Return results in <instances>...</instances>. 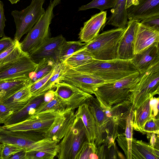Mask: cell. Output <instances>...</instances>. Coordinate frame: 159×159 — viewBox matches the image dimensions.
I'll return each instance as SVG.
<instances>
[{"label":"cell","instance_id":"obj_19","mask_svg":"<svg viewBox=\"0 0 159 159\" xmlns=\"http://www.w3.org/2000/svg\"><path fill=\"white\" fill-rule=\"evenodd\" d=\"M131 61L140 74L159 64V43L155 44L134 55Z\"/></svg>","mask_w":159,"mask_h":159},{"label":"cell","instance_id":"obj_21","mask_svg":"<svg viewBox=\"0 0 159 159\" xmlns=\"http://www.w3.org/2000/svg\"><path fill=\"white\" fill-rule=\"evenodd\" d=\"M129 20H142L152 16L159 15V0H139L136 6L127 9Z\"/></svg>","mask_w":159,"mask_h":159},{"label":"cell","instance_id":"obj_32","mask_svg":"<svg viewBox=\"0 0 159 159\" xmlns=\"http://www.w3.org/2000/svg\"><path fill=\"white\" fill-rule=\"evenodd\" d=\"M56 63L52 60H44L38 63L29 75L30 82L33 83L45 76L52 70Z\"/></svg>","mask_w":159,"mask_h":159},{"label":"cell","instance_id":"obj_40","mask_svg":"<svg viewBox=\"0 0 159 159\" xmlns=\"http://www.w3.org/2000/svg\"><path fill=\"white\" fill-rule=\"evenodd\" d=\"M134 110L132 108L127 117L124 132L125 138L128 143L129 150L131 152V147L133 138L132 116Z\"/></svg>","mask_w":159,"mask_h":159},{"label":"cell","instance_id":"obj_3","mask_svg":"<svg viewBox=\"0 0 159 159\" xmlns=\"http://www.w3.org/2000/svg\"><path fill=\"white\" fill-rule=\"evenodd\" d=\"M159 94V64L140 74L139 80L130 89L127 98L134 110L147 100Z\"/></svg>","mask_w":159,"mask_h":159},{"label":"cell","instance_id":"obj_26","mask_svg":"<svg viewBox=\"0 0 159 159\" xmlns=\"http://www.w3.org/2000/svg\"><path fill=\"white\" fill-rule=\"evenodd\" d=\"M32 83H30L9 98L0 102L11 109L14 112L22 108L32 96L30 91Z\"/></svg>","mask_w":159,"mask_h":159},{"label":"cell","instance_id":"obj_48","mask_svg":"<svg viewBox=\"0 0 159 159\" xmlns=\"http://www.w3.org/2000/svg\"><path fill=\"white\" fill-rule=\"evenodd\" d=\"M13 42L10 37H3L0 39V53L12 45Z\"/></svg>","mask_w":159,"mask_h":159},{"label":"cell","instance_id":"obj_8","mask_svg":"<svg viewBox=\"0 0 159 159\" xmlns=\"http://www.w3.org/2000/svg\"><path fill=\"white\" fill-rule=\"evenodd\" d=\"M46 137L45 132L11 131L0 126V143L16 145L27 152L33 151L36 143Z\"/></svg>","mask_w":159,"mask_h":159},{"label":"cell","instance_id":"obj_13","mask_svg":"<svg viewBox=\"0 0 159 159\" xmlns=\"http://www.w3.org/2000/svg\"><path fill=\"white\" fill-rule=\"evenodd\" d=\"M66 41L61 34L49 38L40 46L28 53L32 60L36 64L44 60H52L58 62L61 48Z\"/></svg>","mask_w":159,"mask_h":159},{"label":"cell","instance_id":"obj_43","mask_svg":"<svg viewBox=\"0 0 159 159\" xmlns=\"http://www.w3.org/2000/svg\"><path fill=\"white\" fill-rule=\"evenodd\" d=\"M14 113L11 109L0 102V124H4Z\"/></svg>","mask_w":159,"mask_h":159},{"label":"cell","instance_id":"obj_24","mask_svg":"<svg viewBox=\"0 0 159 159\" xmlns=\"http://www.w3.org/2000/svg\"><path fill=\"white\" fill-rule=\"evenodd\" d=\"M131 159H159V150L142 140L132 138Z\"/></svg>","mask_w":159,"mask_h":159},{"label":"cell","instance_id":"obj_29","mask_svg":"<svg viewBox=\"0 0 159 159\" xmlns=\"http://www.w3.org/2000/svg\"><path fill=\"white\" fill-rule=\"evenodd\" d=\"M70 67L64 63L58 61L54 67V72L44 85L38 91L35 96L41 95L55 88L56 84L60 82V78Z\"/></svg>","mask_w":159,"mask_h":159},{"label":"cell","instance_id":"obj_35","mask_svg":"<svg viewBox=\"0 0 159 159\" xmlns=\"http://www.w3.org/2000/svg\"><path fill=\"white\" fill-rule=\"evenodd\" d=\"M66 109L65 104L56 95L51 101L45 103L42 102L35 110L33 115L51 110L60 112Z\"/></svg>","mask_w":159,"mask_h":159},{"label":"cell","instance_id":"obj_30","mask_svg":"<svg viewBox=\"0 0 159 159\" xmlns=\"http://www.w3.org/2000/svg\"><path fill=\"white\" fill-rule=\"evenodd\" d=\"M93 59L92 55L85 49L84 46L72 54L63 63L70 68H73L88 63Z\"/></svg>","mask_w":159,"mask_h":159},{"label":"cell","instance_id":"obj_20","mask_svg":"<svg viewBox=\"0 0 159 159\" xmlns=\"http://www.w3.org/2000/svg\"><path fill=\"white\" fill-rule=\"evenodd\" d=\"M159 29L146 26L139 22L134 40V54H137L153 44L159 43Z\"/></svg>","mask_w":159,"mask_h":159},{"label":"cell","instance_id":"obj_4","mask_svg":"<svg viewBox=\"0 0 159 159\" xmlns=\"http://www.w3.org/2000/svg\"><path fill=\"white\" fill-rule=\"evenodd\" d=\"M139 75V73L133 74L101 85L94 93L100 106L110 107L127 99L130 90L138 81Z\"/></svg>","mask_w":159,"mask_h":159},{"label":"cell","instance_id":"obj_18","mask_svg":"<svg viewBox=\"0 0 159 159\" xmlns=\"http://www.w3.org/2000/svg\"><path fill=\"white\" fill-rule=\"evenodd\" d=\"M107 20V11H102L91 16L84 23L80 29L79 38L82 42L88 43L99 34L100 30L105 26Z\"/></svg>","mask_w":159,"mask_h":159},{"label":"cell","instance_id":"obj_36","mask_svg":"<svg viewBox=\"0 0 159 159\" xmlns=\"http://www.w3.org/2000/svg\"><path fill=\"white\" fill-rule=\"evenodd\" d=\"M97 147L94 143L87 140L84 142L77 153L75 159H98Z\"/></svg>","mask_w":159,"mask_h":159},{"label":"cell","instance_id":"obj_12","mask_svg":"<svg viewBox=\"0 0 159 159\" xmlns=\"http://www.w3.org/2000/svg\"><path fill=\"white\" fill-rule=\"evenodd\" d=\"M56 95L65 104L66 109L74 110L85 103L92 95L79 88L66 83L61 81L56 85Z\"/></svg>","mask_w":159,"mask_h":159},{"label":"cell","instance_id":"obj_5","mask_svg":"<svg viewBox=\"0 0 159 159\" xmlns=\"http://www.w3.org/2000/svg\"><path fill=\"white\" fill-rule=\"evenodd\" d=\"M61 3V0H50L46 10L20 43L23 52L29 53L50 38L49 25L54 17L53 9Z\"/></svg>","mask_w":159,"mask_h":159},{"label":"cell","instance_id":"obj_53","mask_svg":"<svg viewBox=\"0 0 159 159\" xmlns=\"http://www.w3.org/2000/svg\"><path fill=\"white\" fill-rule=\"evenodd\" d=\"M2 143H0V159H1V151L2 147Z\"/></svg>","mask_w":159,"mask_h":159},{"label":"cell","instance_id":"obj_22","mask_svg":"<svg viewBox=\"0 0 159 159\" xmlns=\"http://www.w3.org/2000/svg\"><path fill=\"white\" fill-rule=\"evenodd\" d=\"M45 93L36 96H32L22 108L14 112L11 115L4 123V125H11L20 122L33 115L35 110L43 101Z\"/></svg>","mask_w":159,"mask_h":159},{"label":"cell","instance_id":"obj_15","mask_svg":"<svg viewBox=\"0 0 159 159\" xmlns=\"http://www.w3.org/2000/svg\"><path fill=\"white\" fill-rule=\"evenodd\" d=\"M101 107L107 117L109 125L117 127L120 130H125L127 117L133 108L129 100L127 99L110 107Z\"/></svg>","mask_w":159,"mask_h":159},{"label":"cell","instance_id":"obj_33","mask_svg":"<svg viewBox=\"0 0 159 159\" xmlns=\"http://www.w3.org/2000/svg\"><path fill=\"white\" fill-rule=\"evenodd\" d=\"M86 44L82 43L80 40L66 41L61 48L58 57V61L63 63L72 54L83 48Z\"/></svg>","mask_w":159,"mask_h":159},{"label":"cell","instance_id":"obj_44","mask_svg":"<svg viewBox=\"0 0 159 159\" xmlns=\"http://www.w3.org/2000/svg\"><path fill=\"white\" fill-rule=\"evenodd\" d=\"M117 137V141L118 145L124 152L126 158L131 159V153L129 150L124 133L119 134Z\"/></svg>","mask_w":159,"mask_h":159},{"label":"cell","instance_id":"obj_23","mask_svg":"<svg viewBox=\"0 0 159 159\" xmlns=\"http://www.w3.org/2000/svg\"><path fill=\"white\" fill-rule=\"evenodd\" d=\"M126 0H116L113 8L111 9V15L107 18L105 25H111L116 28H125L128 21L126 8Z\"/></svg>","mask_w":159,"mask_h":159},{"label":"cell","instance_id":"obj_16","mask_svg":"<svg viewBox=\"0 0 159 159\" xmlns=\"http://www.w3.org/2000/svg\"><path fill=\"white\" fill-rule=\"evenodd\" d=\"M85 103L95 120L96 138L94 144L97 147L104 143L107 137V117L98 100L92 95Z\"/></svg>","mask_w":159,"mask_h":159},{"label":"cell","instance_id":"obj_31","mask_svg":"<svg viewBox=\"0 0 159 159\" xmlns=\"http://www.w3.org/2000/svg\"><path fill=\"white\" fill-rule=\"evenodd\" d=\"M13 40L12 45L0 53V66L16 60L25 53L19 41Z\"/></svg>","mask_w":159,"mask_h":159},{"label":"cell","instance_id":"obj_34","mask_svg":"<svg viewBox=\"0 0 159 159\" xmlns=\"http://www.w3.org/2000/svg\"><path fill=\"white\" fill-rule=\"evenodd\" d=\"M115 142L109 143L104 142L97 147L96 155L100 159H116L120 157Z\"/></svg>","mask_w":159,"mask_h":159},{"label":"cell","instance_id":"obj_51","mask_svg":"<svg viewBox=\"0 0 159 159\" xmlns=\"http://www.w3.org/2000/svg\"><path fill=\"white\" fill-rule=\"evenodd\" d=\"M139 0H126V8H128L131 6H136L138 4Z\"/></svg>","mask_w":159,"mask_h":159},{"label":"cell","instance_id":"obj_11","mask_svg":"<svg viewBox=\"0 0 159 159\" xmlns=\"http://www.w3.org/2000/svg\"><path fill=\"white\" fill-rule=\"evenodd\" d=\"M62 81L74 85L90 94L106 82L93 75L77 71L69 67L60 77Z\"/></svg>","mask_w":159,"mask_h":159},{"label":"cell","instance_id":"obj_6","mask_svg":"<svg viewBox=\"0 0 159 159\" xmlns=\"http://www.w3.org/2000/svg\"><path fill=\"white\" fill-rule=\"evenodd\" d=\"M88 140L84 124L76 117L74 122L58 144L57 155L59 159H75L83 143Z\"/></svg>","mask_w":159,"mask_h":159},{"label":"cell","instance_id":"obj_50","mask_svg":"<svg viewBox=\"0 0 159 159\" xmlns=\"http://www.w3.org/2000/svg\"><path fill=\"white\" fill-rule=\"evenodd\" d=\"M26 151L23 149L12 155L9 159H26Z\"/></svg>","mask_w":159,"mask_h":159},{"label":"cell","instance_id":"obj_25","mask_svg":"<svg viewBox=\"0 0 159 159\" xmlns=\"http://www.w3.org/2000/svg\"><path fill=\"white\" fill-rule=\"evenodd\" d=\"M75 114L76 117L82 120L84 124L88 141L94 143L96 138L95 120L87 104L79 106Z\"/></svg>","mask_w":159,"mask_h":159},{"label":"cell","instance_id":"obj_10","mask_svg":"<svg viewBox=\"0 0 159 159\" xmlns=\"http://www.w3.org/2000/svg\"><path fill=\"white\" fill-rule=\"evenodd\" d=\"M58 112L53 110L45 111L32 115L20 122L2 126L11 131L32 130L45 133L52 124Z\"/></svg>","mask_w":159,"mask_h":159},{"label":"cell","instance_id":"obj_37","mask_svg":"<svg viewBox=\"0 0 159 159\" xmlns=\"http://www.w3.org/2000/svg\"><path fill=\"white\" fill-rule=\"evenodd\" d=\"M58 152V146L40 151L27 152L26 159H53L57 156Z\"/></svg>","mask_w":159,"mask_h":159},{"label":"cell","instance_id":"obj_46","mask_svg":"<svg viewBox=\"0 0 159 159\" xmlns=\"http://www.w3.org/2000/svg\"><path fill=\"white\" fill-rule=\"evenodd\" d=\"M4 4L0 0V38L5 36L4 28L5 27L6 21L4 13Z\"/></svg>","mask_w":159,"mask_h":159},{"label":"cell","instance_id":"obj_9","mask_svg":"<svg viewBox=\"0 0 159 159\" xmlns=\"http://www.w3.org/2000/svg\"><path fill=\"white\" fill-rule=\"evenodd\" d=\"M25 52L16 60L0 66V81L19 78H29L37 66Z\"/></svg>","mask_w":159,"mask_h":159},{"label":"cell","instance_id":"obj_7","mask_svg":"<svg viewBox=\"0 0 159 159\" xmlns=\"http://www.w3.org/2000/svg\"><path fill=\"white\" fill-rule=\"evenodd\" d=\"M45 0H31L30 4L21 11H11L16 28L14 39L19 41L38 22L45 11L43 7Z\"/></svg>","mask_w":159,"mask_h":159},{"label":"cell","instance_id":"obj_39","mask_svg":"<svg viewBox=\"0 0 159 159\" xmlns=\"http://www.w3.org/2000/svg\"><path fill=\"white\" fill-rule=\"evenodd\" d=\"M159 134V117L152 116L145 123L143 130V134H147L148 139L149 138L152 133Z\"/></svg>","mask_w":159,"mask_h":159},{"label":"cell","instance_id":"obj_47","mask_svg":"<svg viewBox=\"0 0 159 159\" xmlns=\"http://www.w3.org/2000/svg\"><path fill=\"white\" fill-rule=\"evenodd\" d=\"M150 105L152 115L156 117L158 116L159 98L152 97L150 99Z\"/></svg>","mask_w":159,"mask_h":159},{"label":"cell","instance_id":"obj_17","mask_svg":"<svg viewBox=\"0 0 159 159\" xmlns=\"http://www.w3.org/2000/svg\"><path fill=\"white\" fill-rule=\"evenodd\" d=\"M137 20H129L119 42L117 59L131 60L134 56V46L138 23Z\"/></svg>","mask_w":159,"mask_h":159},{"label":"cell","instance_id":"obj_2","mask_svg":"<svg viewBox=\"0 0 159 159\" xmlns=\"http://www.w3.org/2000/svg\"><path fill=\"white\" fill-rule=\"evenodd\" d=\"M126 27L113 29L98 34L90 42L86 43L84 48L94 59H116L119 42Z\"/></svg>","mask_w":159,"mask_h":159},{"label":"cell","instance_id":"obj_14","mask_svg":"<svg viewBox=\"0 0 159 159\" xmlns=\"http://www.w3.org/2000/svg\"><path fill=\"white\" fill-rule=\"evenodd\" d=\"M74 110L66 109L58 112L48 130L45 132L46 137L60 141L73 125L76 116Z\"/></svg>","mask_w":159,"mask_h":159},{"label":"cell","instance_id":"obj_52","mask_svg":"<svg viewBox=\"0 0 159 159\" xmlns=\"http://www.w3.org/2000/svg\"><path fill=\"white\" fill-rule=\"evenodd\" d=\"M9 1L11 4H14L16 3L17 2H19L20 0H8Z\"/></svg>","mask_w":159,"mask_h":159},{"label":"cell","instance_id":"obj_45","mask_svg":"<svg viewBox=\"0 0 159 159\" xmlns=\"http://www.w3.org/2000/svg\"><path fill=\"white\" fill-rule=\"evenodd\" d=\"M140 23L146 26L159 29V15H156L142 20Z\"/></svg>","mask_w":159,"mask_h":159},{"label":"cell","instance_id":"obj_1","mask_svg":"<svg viewBox=\"0 0 159 159\" xmlns=\"http://www.w3.org/2000/svg\"><path fill=\"white\" fill-rule=\"evenodd\" d=\"M72 69L94 75L106 83L115 82L131 75L139 73L131 60L118 59L107 61L93 59L88 63Z\"/></svg>","mask_w":159,"mask_h":159},{"label":"cell","instance_id":"obj_41","mask_svg":"<svg viewBox=\"0 0 159 159\" xmlns=\"http://www.w3.org/2000/svg\"><path fill=\"white\" fill-rule=\"evenodd\" d=\"M2 144L1 159H9L12 155L23 149L15 144L7 143Z\"/></svg>","mask_w":159,"mask_h":159},{"label":"cell","instance_id":"obj_28","mask_svg":"<svg viewBox=\"0 0 159 159\" xmlns=\"http://www.w3.org/2000/svg\"><path fill=\"white\" fill-rule=\"evenodd\" d=\"M150 101V99L147 100L139 107L135 109L133 112V129L142 133L145 123L153 116Z\"/></svg>","mask_w":159,"mask_h":159},{"label":"cell","instance_id":"obj_38","mask_svg":"<svg viewBox=\"0 0 159 159\" xmlns=\"http://www.w3.org/2000/svg\"><path fill=\"white\" fill-rule=\"evenodd\" d=\"M116 0H93L85 5L79 7L78 11L95 8L99 9L101 11L110 8H113Z\"/></svg>","mask_w":159,"mask_h":159},{"label":"cell","instance_id":"obj_42","mask_svg":"<svg viewBox=\"0 0 159 159\" xmlns=\"http://www.w3.org/2000/svg\"><path fill=\"white\" fill-rule=\"evenodd\" d=\"M54 68L49 73L42 78L32 83L30 91L32 96H35L38 91L44 85L54 72Z\"/></svg>","mask_w":159,"mask_h":159},{"label":"cell","instance_id":"obj_49","mask_svg":"<svg viewBox=\"0 0 159 159\" xmlns=\"http://www.w3.org/2000/svg\"><path fill=\"white\" fill-rule=\"evenodd\" d=\"M156 134L152 133L151 134L150 138V144L152 148L159 150V135L157 136Z\"/></svg>","mask_w":159,"mask_h":159},{"label":"cell","instance_id":"obj_27","mask_svg":"<svg viewBox=\"0 0 159 159\" xmlns=\"http://www.w3.org/2000/svg\"><path fill=\"white\" fill-rule=\"evenodd\" d=\"M30 83L29 78L0 81V102L10 97Z\"/></svg>","mask_w":159,"mask_h":159}]
</instances>
